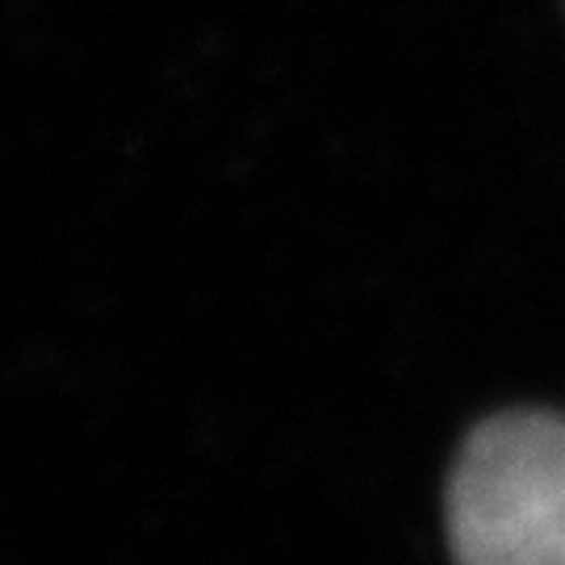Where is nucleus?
I'll return each mask as SVG.
<instances>
[{
  "label": "nucleus",
  "mask_w": 565,
  "mask_h": 565,
  "mask_svg": "<svg viewBox=\"0 0 565 565\" xmlns=\"http://www.w3.org/2000/svg\"><path fill=\"white\" fill-rule=\"evenodd\" d=\"M445 520L457 565H565V415L482 419L452 461Z\"/></svg>",
  "instance_id": "nucleus-1"
}]
</instances>
